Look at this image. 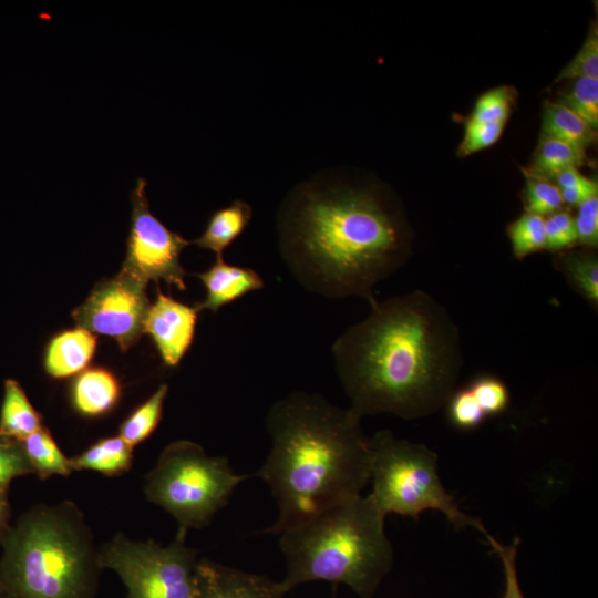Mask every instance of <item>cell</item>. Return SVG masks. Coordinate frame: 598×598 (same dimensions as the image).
Masks as SVG:
<instances>
[{"label": "cell", "mask_w": 598, "mask_h": 598, "mask_svg": "<svg viewBox=\"0 0 598 598\" xmlns=\"http://www.w3.org/2000/svg\"><path fill=\"white\" fill-rule=\"evenodd\" d=\"M280 256L306 290L329 299L377 301L374 287L400 269L412 247L405 216L373 185L320 178L301 184L277 217Z\"/></svg>", "instance_id": "cell-1"}, {"label": "cell", "mask_w": 598, "mask_h": 598, "mask_svg": "<svg viewBox=\"0 0 598 598\" xmlns=\"http://www.w3.org/2000/svg\"><path fill=\"white\" fill-rule=\"evenodd\" d=\"M350 409L363 415L415 420L439 411L462 371L460 330L423 290L370 305L369 315L332 343Z\"/></svg>", "instance_id": "cell-2"}, {"label": "cell", "mask_w": 598, "mask_h": 598, "mask_svg": "<svg viewBox=\"0 0 598 598\" xmlns=\"http://www.w3.org/2000/svg\"><path fill=\"white\" fill-rule=\"evenodd\" d=\"M360 421L350 408L305 391H293L270 406L265 423L271 446L257 473L278 507L268 533L280 534L361 495L370 481V450Z\"/></svg>", "instance_id": "cell-3"}, {"label": "cell", "mask_w": 598, "mask_h": 598, "mask_svg": "<svg viewBox=\"0 0 598 598\" xmlns=\"http://www.w3.org/2000/svg\"><path fill=\"white\" fill-rule=\"evenodd\" d=\"M385 515L369 495L329 506L280 535L288 594L299 585L324 580L343 584L360 598H373L393 565L384 530Z\"/></svg>", "instance_id": "cell-4"}, {"label": "cell", "mask_w": 598, "mask_h": 598, "mask_svg": "<svg viewBox=\"0 0 598 598\" xmlns=\"http://www.w3.org/2000/svg\"><path fill=\"white\" fill-rule=\"evenodd\" d=\"M0 545V584L17 598H95L100 549L74 503L33 506Z\"/></svg>", "instance_id": "cell-5"}, {"label": "cell", "mask_w": 598, "mask_h": 598, "mask_svg": "<svg viewBox=\"0 0 598 598\" xmlns=\"http://www.w3.org/2000/svg\"><path fill=\"white\" fill-rule=\"evenodd\" d=\"M369 494L386 516L398 514L419 519L421 513L435 509L446 516L455 529L472 526L483 535L480 520L466 515L443 486L437 473V456L427 446L396 439L383 430L369 437Z\"/></svg>", "instance_id": "cell-6"}, {"label": "cell", "mask_w": 598, "mask_h": 598, "mask_svg": "<svg viewBox=\"0 0 598 598\" xmlns=\"http://www.w3.org/2000/svg\"><path fill=\"white\" fill-rule=\"evenodd\" d=\"M249 476L237 474L225 457L209 456L187 440L174 441L146 475V498L177 522V536L208 525Z\"/></svg>", "instance_id": "cell-7"}, {"label": "cell", "mask_w": 598, "mask_h": 598, "mask_svg": "<svg viewBox=\"0 0 598 598\" xmlns=\"http://www.w3.org/2000/svg\"><path fill=\"white\" fill-rule=\"evenodd\" d=\"M198 561L186 537L177 535L162 546L117 533L100 548L101 566L120 577L127 598H196Z\"/></svg>", "instance_id": "cell-8"}, {"label": "cell", "mask_w": 598, "mask_h": 598, "mask_svg": "<svg viewBox=\"0 0 598 598\" xmlns=\"http://www.w3.org/2000/svg\"><path fill=\"white\" fill-rule=\"evenodd\" d=\"M145 189L146 179L138 177L130 194L131 227L122 270L146 283L164 280L184 291L186 271L181 254L189 241L152 214Z\"/></svg>", "instance_id": "cell-9"}, {"label": "cell", "mask_w": 598, "mask_h": 598, "mask_svg": "<svg viewBox=\"0 0 598 598\" xmlns=\"http://www.w3.org/2000/svg\"><path fill=\"white\" fill-rule=\"evenodd\" d=\"M146 288V282L121 269L97 283L72 317L78 327L113 338L125 351L144 333L151 306Z\"/></svg>", "instance_id": "cell-10"}, {"label": "cell", "mask_w": 598, "mask_h": 598, "mask_svg": "<svg viewBox=\"0 0 598 598\" xmlns=\"http://www.w3.org/2000/svg\"><path fill=\"white\" fill-rule=\"evenodd\" d=\"M197 306H188L157 291L144 324L147 333L168 367L177 365L190 348L199 313Z\"/></svg>", "instance_id": "cell-11"}, {"label": "cell", "mask_w": 598, "mask_h": 598, "mask_svg": "<svg viewBox=\"0 0 598 598\" xmlns=\"http://www.w3.org/2000/svg\"><path fill=\"white\" fill-rule=\"evenodd\" d=\"M286 595L280 581L199 558L196 598H283Z\"/></svg>", "instance_id": "cell-12"}, {"label": "cell", "mask_w": 598, "mask_h": 598, "mask_svg": "<svg viewBox=\"0 0 598 598\" xmlns=\"http://www.w3.org/2000/svg\"><path fill=\"white\" fill-rule=\"evenodd\" d=\"M205 287V299L196 305L199 310L218 311L249 292L265 287L261 276L249 267L227 264L223 256L205 271L196 274Z\"/></svg>", "instance_id": "cell-13"}, {"label": "cell", "mask_w": 598, "mask_h": 598, "mask_svg": "<svg viewBox=\"0 0 598 598\" xmlns=\"http://www.w3.org/2000/svg\"><path fill=\"white\" fill-rule=\"evenodd\" d=\"M96 349V337L83 328L65 330L48 344L44 369L55 379L81 373L90 364Z\"/></svg>", "instance_id": "cell-14"}, {"label": "cell", "mask_w": 598, "mask_h": 598, "mask_svg": "<svg viewBox=\"0 0 598 598\" xmlns=\"http://www.w3.org/2000/svg\"><path fill=\"white\" fill-rule=\"evenodd\" d=\"M121 386L116 377L103 368L82 371L72 385V402L78 412L97 416L109 412L118 401Z\"/></svg>", "instance_id": "cell-15"}, {"label": "cell", "mask_w": 598, "mask_h": 598, "mask_svg": "<svg viewBox=\"0 0 598 598\" xmlns=\"http://www.w3.org/2000/svg\"><path fill=\"white\" fill-rule=\"evenodd\" d=\"M251 217V206L247 202L235 199L210 215L203 234L194 239L193 244L214 251L216 257L223 256L225 249L247 228Z\"/></svg>", "instance_id": "cell-16"}, {"label": "cell", "mask_w": 598, "mask_h": 598, "mask_svg": "<svg viewBox=\"0 0 598 598\" xmlns=\"http://www.w3.org/2000/svg\"><path fill=\"white\" fill-rule=\"evenodd\" d=\"M41 427V415L21 385L14 380H7L0 412V436L22 442Z\"/></svg>", "instance_id": "cell-17"}, {"label": "cell", "mask_w": 598, "mask_h": 598, "mask_svg": "<svg viewBox=\"0 0 598 598\" xmlns=\"http://www.w3.org/2000/svg\"><path fill=\"white\" fill-rule=\"evenodd\" d=\"M540 135L566 142L585 154L597 140V131L557 101L543 104Z\"/></svg>", "instance_id": "cell-18"}, {"label": "cell", "mask_w": 598, "mask_h": 598, "mask_svg": "<svg viewBox=\"0 0 598 598\" xmlns=\"http://www.w3.org/2000/svg\"><path fill=\"white\" fill-rule=\"evenodd\" d=\"M133 447L122 437L101 439L81 454L70 458L74 470H90L106 476L120 475L130 470Z\"/></svg>", "instance_id": "cell-19"}, {"label": "cell", "mask_w": 598, "mask_h": 598, "mask_svg": "<svg viewBox=\"0 0 598 598\" xmlns=\"http://www.w3.org/2000/svg\"><path fill=\"white\" fill-rule=\"evenodd\" d=\"M554 264L571 288L591 307H598V257L594 249L566 250L558 252Z\"/></svg>", "instance_id": "cell-20"}, {"label": "cell", "mask_w": 598, "mask_h": 598, "mask_svg": "<svg viewBox=\"0 0 598 598\" xmlns=\"http://www.w3.org/2000/svg\"><path fill=\"white\" fill-rule=\"evenodd\" d=\"M21 443L33 473L40 478L72 473L70 458L62 453L48 429L42 426Z\"/></svg>", "instance_id": "cell-21"}, {"label": "cell", "mask_w": 598, "mask_h": 598, "mask_svg": "<svg viewBox=\"0 0 598 598\" xmlns=\"http://www.w3.org/2000/svg\"><path fill=\"white\" fill-rule=\"evenodd\" d=\"M586 154L560 140L540 135L529 168L533 173L554 181L555 177L569 167L584 165Z\"/></svg>", "instance_id": "cell-22"}, {"label": "cell", "mask_w": 598, "mask_h": 598, "mask_svg": "<svg viewBox=\"0 0 598 598\" xmlns=\"http://www.w3.org/2000/svg\"><path fill=\"white\" fill-rule=\"evenodd\" d=\"M168 393V385L161 384L156 391L132 412L121 424L118 436L130 446L145 441L157 427Z\"/></svg>", "instance_id": "cell-23"}, {"label": "cell", "mask_w": 598, "mask_h": 598, "mask_svg": "<svg viewBox=\"0 0 598 598\" xmlns=\"http://www.w3.org/2000/svg\"><path fill=\"white\" fill-rule=\"evenodd\" d=\"M513 256L519 260L545 249V217L524 212L507 227Z\"/></svg>", "instance_id": "cell-24"}, {"label": "cell", "mask_w": 598, "mask_h": 598, "mask_svg": "<svg viewBox=\"0 0 598 598\" xmlns=\"http://www.w3.org/2000/svg\"><path fill=\"white\" fill-rule=\"evenodd\" d=\"M523 172L526 181L523 192L525 212L546 217L561 209L564 202L554 181L526 168Z\"/></svg>", "instance_id": "cell-25"}, {"label": "cell", "mask_w": 598, "mask_h": 598, "mask_svg": "<svg viewBox=\"0 0 598 598\" xmlns=\"http://www.w3.org/2000/svg\"><path fill=\"white\" fill-rule=\"evenodd\" d=\"M558 103L563 104L592 130L598 128V79L580 78L574 80L569 90L566 91Z\"/></svg>", "instance_id": "cell-26"}, {"label": "cell", "mask_w": 598, "mask_h": 598, "mask_svg": "<svg viewBox=\"0 0 598 598\" xmlns=\"http://www.w3.org/2000/svg\"><path fill=\"white\" fill-rule=\"evenodd\" d=\"M516 92L508 85L493 87L478 96L468 118L480 122L507 123Z\"/></svg>", "instance_id": "cell-27"}, {"label": "cell", "mask_w": 598, "mask_h": 598, "mask_svg": "<svg viewBox=\"0 0 598 598\" xmlns=\"http://www.w3.org/2000/svg\"><path fill=\"white\" fill-rule=\"evenodd\" d=\"M580 78L598 79V27L592 21L586 39L573 60L558 73L554 83Z\"/></svg>", "instance_id": "cell-28"}, {"label": "cell", "mask_w": 598, "mask_h": 598, "mask_svg": "<svg viewBox=\"0 0 598 598\" xmlns=\"http://www.w3.org/2000/svg\"><path fill=\"white\" fill-rule=\"evenodd\" d=\"M467 388L486 416L501 414L508 408L511 400L509 390L496 377L487 374L477 377Z\"/></svg>", "instance_id": "cell-29"}, {"label": "cell", "mask_w": 598, "mask_h": 598, "mask_svg": "<svg viewBox=\"0 0 598 598\" xmlns=\"http://www.w3.org/2000/svg\"><path fill=\"white\" fill-rule=\"evenodd\" d=\"M578 245L575 218L569 210L559 209L545 217V249L563 252Z\"/></svg>", "instance_id": "cell-30"}, {"label": "cell", "mask_w": 598, "mask_h": 598, "mask_svg": "<svg viewBox=\"0 0 598 598\" xmlns=\"http://www.w3.org/2000/svg\"><path fill=\"white\" fill-rule=\"evenodd\" d=\"M446 404L451 424L460 430L476 429L487 417L467 386L455 390Z\"/></svg>", "instance_id": "cell-31"}, {"label": "cell", "mask_w": 598, "mask_h": 598, "mask_svg": "<svg viewBox=\"0 0 598 598\" xmlns=\"http://www.w3.org/2000/svg\"><path fill=\"white\" fill-rule=\"evenodd\" d=\"M506 123L467 118L457 155L468 156L493 146L503 135Z\"/></svg>", "instance_id": "cell-32"}, {"label": "cell", "mask_w": 598, "mask_h": 598, "mask_svg": "<svg viewBox=\"0 0 598 598\" xmlns=\"http://www.w3.org/2000/svg\"><path fill=\"white\" fill-rule=\"evenodd\" d=\"M33 473L22 443L0 439V496H7L8 487L16 477Z\"/></svg>", "instance_id": "cell-33"}, {"label": "cell", "mask_w": 598, "mask_h": 598, "mask_svg": "<svg viewBox=\"0 0 598 598\" xmlns=\"http://www.w3.org/2000/svg\"><path fill=\"white\" fill-rule=\"evenodd\" d=\"M554 182L560 189L564 204L579 206L598 196V183L582 175L577 167H569L558 174Z\"/></svg>", "instance_id": "cell-34"}, {"label": "cell", "mask_w": 598, "mask_h": 598, "mask_svg": "<svg viewBox=\"0 0 598 598\" xmlns=\"http://www.w3.org/2000/svg\"><path fill=\"white\" fill-rule=\"evenodd\" d=\"M484 536L493 550L498 555L502 563L504 571V591L502 598H525L519 586L516 566L520 539L515 537L509 545L504 546L491 536L488 532H486Z\"/></svg>", "instance_id": "cell-35"}, {"label": "cell", "mask_w": 598, "mask_h": 598, "mask_svg": "<svg viewBox=\"0 0 598 598\" xmlns=\"http://www.w3.org/2000/svg\"><path fill=\"white\" fill-rule=\"evenodd\" d=\"M574 216L578 236V245L582 248L596 249L598 246V196L577 206Z\"/></svg>", "instance_id": "cell-36"}, {"label": "cell", "mask_w": 598, "mask_h": 598, "mask_svg": "<svg viewBox=\"0 0 598 598\" xmlns=\"http://www.w3.org/2000/svg\"><path fill=\"white\" fill-rule=\"evenodd\" d=\"M10 505L7 496H0V543L6 535L10 524Z\"/></svg>", "instance_id": "cell-37"}, {"label": "cell", "mask_w": 598, "mask_h": 598, "mask_svg": "<svg viewBox=\"0 0 598 598\" xmlns=\"http://www.w3.org/2000/svg\"><path fill=\"white\" fill-rule=\"evenodd\" d=\"M0 598H17V597L0 584Z\"/></svg>", "instance_id": "cell-38"}, {"label": "cell", "mask_w": 598, "mask_h": 598, "mask_svg": "<svg viewBox=\"0 0 598 598\" xmlns=\"http://www.w3.org/2000/svg\"><path fill=\"white\" fill-rule=\"evenodd\" d=\"M0 439H2V436H0Z\"/></svg>", "instance_id": "cell-39"}]
</instances>
